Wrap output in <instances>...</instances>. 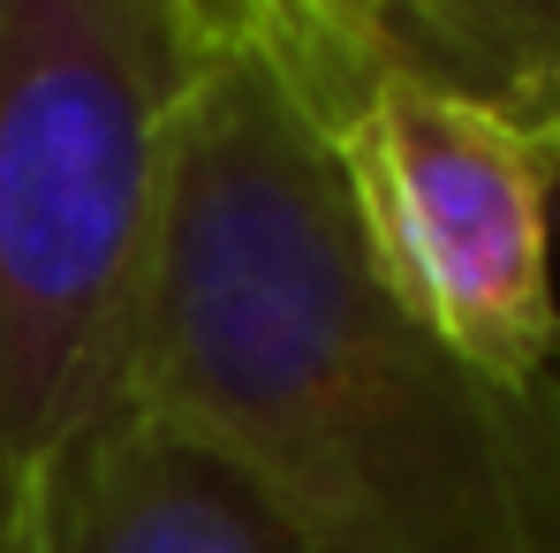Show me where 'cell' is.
<instances>
[{"label": "cell", "mask_w": 560, "mask_h": 553, "mask_svg": "<svg viewBox=\"0 0 560 553\" xmlns=\"http://www.w3.org/2000/svg\"><path fill=\"white\" fill-rule=\"evenodd\" d=\"M334 69L228 0L189 92L129 402L243 470L311 553H560V371L463 365L378 274Z\"/></svg>", "instance_id": "cell-1"}, {"label": "cell", "mask_w": 560, "mask_h": 553, "mask_svg": "<svg viewBox=\"0 0 560 553\" xmlns=\"http://www.w3.org/2000/svg\"><path fill=\"white\" fill-rule=\"evenodd\" d=\"M228 0H0V553L129 402L167 168Z\"/></svg>", "instance_id": "cell-2"}, {"label": "cell", "mask_w": 560, "mask_h": 553, "mask_svg": "<svg viewBox=\"0 0 560 553\" xmlns=\"http://www.w3.org/2000/svg\"><path fill=\"white\" fill-rule=\"evenodd\" d=\"M334 152L386 288L485 379L560 371L546 137L409 69L334 84Z\"/></svg>", "instance_id": "cell-3"}, {"label": "cell", "mask_w": 560, "mask_h": 553, "mask_svg": "<svg viewBox=\"0 0 560 553\" xmlns=\"http://www.w3.org/2000/svg\"><path fill=\"white\" fill-rule=\"evenodd\" d=\"M38 553H311L273 500L189 433L121 402L69 456Z\"/></svg>", "instance_id": "cell-4"}, {"label": "cell", "mask_w": 560, "mask_h": 553, "mask_svg": "<svg viewBox=\"0 0 560 553\" xmlns=\"http://www.w3.org/2000/svg\"><path fill=\"white\" fill-rule=\"evenodd\" d=\"M364 69H409L560 152V0H372Z\"/></svg>", "instance_id": "cell-5"}, {"label": "cell", "mask_w": 560, "mask_h": 553, "mask_svg": "<svg viewBox=\"0 0 560 553\" xmlns=\"http://www.w3.org/2000/svg\"><path fill=\"white\" fill-rule=\"evenodd\" d=\"M258 8H273L280 23L341 77V84H357L364 77V46H372V0H258Z\"/></svg>", "instance_id": "cell-6"}, {"label": "cell", "mask_w": 560, "mask_h": 553, "mask_svg": "<svg viewBox=\"0 0 560 553\" xmlns=\"http://www.w3.org/2000/svg\"><path fill=\"white\" fill-rule=\"evenodd\" d=\"M553 235H560V168H553Z\"/></svg>", "instance_id": "cell-7"}]
</instances>
